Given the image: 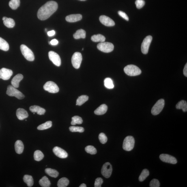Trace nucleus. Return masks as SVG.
Instances as JSON below:
<instances>
[{
    "instance_id": "nucleus-1",
    "label": "nucleus",
    "mask_w": 187,
    "mask_h": 187,
    "mask_svg": "<svg viewBox=\"0 0 187 187\" xmlns=\"http://www.w3.org/2000/svg\"><path fill=\"white\" fill-rule=\"evenodd\" d=\"M58 8V4L56 1H48L39 9L37 17L41 20L47 19L57 10Z\"/></svg>"
},
{
    "instance_id": "nucleus-2",
    "label": "nucleus",
    "mask_w": 187,
    "mask_h": 187,
    "mask_svg": "<svg viewBox=\"0 0 187 187\" xmlns=\"http://www.w3.org/2000/svg\"><path fill=\"white\" fill-rule=\"evenodd\" d=\"M124 72L129 76H134L139 75L141 73L140 69L135 65H127L124 69Z\"/></svg>"
},
{
    "instance_id": "nucleus-3",
    "label": "nucleus",
    "mask_w": 187,
    "mask_h": 187,
    "mask_svg": "<svg viewBox=\"0 0 187 187\" xmlns=\"http://www.w3.org/2000/svg\"><path fill=\"white\" fill-rule=\"evenodd\" d=\"M6 94L9 96H14L19 100H21L25 97L23 93L12 85H9L7 87Z\"/></svg>"
},
{
    "instance_id": "nucleus-4",
    "label": "nucleus",
    "mask_w": 187,
    "mask_h": 187,
    "mask_svg": "<svg viewBox=\"0 0 187 187\" xmlns=\"http://www.w3.org/2000/svg\"><path fill=\"white\" fill-rule=\"evenodd\" d=\"M20 49L22 55L25 58L29 61H33L34 60V56L32 50L24 44L20 46Z\"/></svg>"
},
{
    "instance_id": "nucleus-5",
    "label": "nucleus",
    "mask_w": 187,
    "mask_h": 187,
    "mask_svg": "<svg viewBox=\"0 0 187 187\" xmlns=\"http://www.w3.org/2000/svg\"><path fill=\"white\" fill-rule=\"evenodd\" d=\"M135 140L132 136H128L125 138L123 142V148L124 150L130 151L133 149Z\"/></svg>"
},
{
    "instance_id": "nucleus-6",
    "label": "nucleus",
    "mask_w": 187,
    "mask_h": 187,
    "mask_svg": "<svg viewBox=\"0 0 187 187\" xmlns=\"http://www.w3.org/2000/svg\"><path fill=\"white\" fill-rule=\"evenodd\" d=\"M97 48L101 51L105 53H109L113 51L114 46L111 43L104 42L99 43L97 46Z\"/></svg>"
},
{
    "instance_id": "nucleus-7",
    "label": "nucleus",
    "mask_w": 187,
    "mask_h": 187,
    "mask_svg": "<svg viewBox=\"0 0 187 187\" xmlns=\"http://www.w3.org/2000/svg\"><path fill=\"white\" fill-rule=\"evenodd\" d=\"M165 105L164 99H161L156 103L151 109V113L154 115H158L163 110Z\"/></svg>"
},
{
    "instance_id": "nucleus-8",
    "label": "nucleus",
    "mask_w": 187,
    "mask_h": 187,
    "mask_svg": "<svg viewBox=\"0 0 187 187\" xmlns=\"http://www.w3.org/2000/svg\"><path fill=\"white\" fill-rule=\"evenodd\" d=\"M82 60V56L81 53L76 52L73 55L72 58V62L73 66L75 68H79Z\"/></svg>"
},
{
    "instance_id": "nucleus-9",
    "label": "nucleus",
    "mask_w": 187,
    "mask_h": 187,
    "mask_svg": "<svg viewBox=\"0 0 187 187\" xmlns=\"http://www.w3.org/2000/svg\"><path fill=\"white\" fill-rule=\"evenodd\" d=\"M44 88L45 90L50 93H55L59 91V87L57 84L52 81L47 82L44 84Z\"/></svg>"
},
{
    "instance_id": "nucleus-10",
    "label": "nucleus",
    "mask_w": 187,
    "mask_h": 187,
    "mask_svg": "<svg viewBox=\"0 0 187 187\" xmlns=\"http://www.w3.org/2000/svg\"><path fill=\"white\" fill-rule=\"evenodd\" d=\"M153 37L148 35L144 39L141 44V51L143 54H147L148 53L150 46L152 41Z\"/></svg>"
},
{
    "instance_id": "nucleus-11",
    "label": "nucleus",
    "mask_w": 187,
    "mask_h": 187,
    "mask_svg": "<svg viewBox=\"0 0 187 187\" xmlns=\"http://www.w3.org/2000/svg\"><path fill=\"white\" fill-rule=\"evenodd\" d=\"M112 172L111 165L108 162L105 163L101 169V173L103 176L106 178H108L111 176Z\"/></svg>"
},
{
    "instance_id": "nucleus-12",
    "label": "nucleus",
    "mask_w": 187,
    "mask_h": 187,
    "mask_svg": "<svg viewBox=\"0 0 187 187\" xmlns=\"http://www.w3.org/2000/svg\"><path fill=\"white\" fill-rule=\"evenodd\" d=\"M49 57L50 60L56 66L59 67L61 65V60L60 57L56 52L50 51L48 53Z\"/></svg>"
},
{
    "instance_id": "nucleus-13",
    "label": "nucleus",
    "mask_w": 187,
    "mask_h": 187,
    "mask_svg": "<svg viewBox=\"0 0 187 187\" xmlns=\"http://www.w3.org/2000/svg\"><path fill=\"white\" fill-rule=\"evenodd\" d=\"M160 158L162 161L167 163L175 164L177 162V160L174 157L167 154L160 155Z\"/></svg>"
},
{
    "instance_id": "nucleus-14",
    "label": "nucleus",
    "mask_w": 187,
    "mask_h": 187,
    "mask_svg": "<svg viewBox=\"0 0 187 187\" xmlns=\"http://www.w3.org/2000/svg\"><path fill=\"white\" fill-rule=\"evenodd\" d=\"M13 74L12 70L6 68H2L0 70V78L4 80H8L10 79Z\"/></svg>"
},
{
    "instance_id": "nucleus-15",
    "label": "nucleus",
    "mask_w": 187,
    "mask_h": 187,
    "mask_svg": "<svg viewBox=\"0 0 187 187\" xmlns=\"http://www.w3.org/2000/svg\"><path fill=\"white\" fill-rule=\"evenodd\" d=\"M101 23L107 27H113L115 26V22L111 18L105 15H101L99 18Z\"/></svg>"
},
{
    "instance_id": "nucleus-16",
    "label": "nucleus",
    "mask_w": 187,
    "mask_h": 187,
    "mask_svg": "<svg viewBox=\"0 0 187 187\" xmlns=\"http://www.w3.org/2000/svg\"><path fill=\"white\" fill-rule=\"evenodd\" d=\"M53 151L54 154L60 158H65L68 156V154L66 151L58 147H54Z\"/></svg>"
},
{
    "instance_id": "nucleus-17",
    "label": "nucleus",
    "mask_w": 187,
    "mask_h": 187,
    "mask_svg": "<svg viewBox=\"0 0 187 187\" xmlns=\"http://www.w3.org/2000/svg\"><path fill=\"white\" fill-rule=\"evenodd\" d=\"M16 115L18 118L21 120L27 118L29 116L27 112L22 108H19L17 110Z\"/></svg>"
},
{
    "instance_id": "nucleus-18",
    "label": "nucleus",
    "mask_w": 187,
    "mask_h": 187,
    "mask_svg": "<svg viewBox=\"0 0 187 187\" xmlns=\"http://www.w3.org/2000/svg\"><path fill=\"white\" fill-rule=\"evenodd\" d=\"M82 18V16L81 14H72L67 16L65 20L69 22H75L81 20Z\"/></svg>"
},
{
    "instance_id": "nucleus-19",
    "label": "nucleus",
    "mask_w": 187,
    "mask_h": 187,
    "mask_svg": "<svg viewBox=\"0 0 187 187\" xmlns=\"http://www.w3.org/2000/svg\"><path fill=\"white\" fill-rule=\"evenodd\" d=\"M23 75L21 74H18L14 77L11 81V84L13 86L16 88H17L19 86V83L20 81L23 79Z\"/></svg>"
},
{
    "instance_id": "nucleus-20",
    "label": "nucleus",
    "mask_w": 187,
    "mask_h": 187,
    "mask_svg": "<svg viewBox=\"0 0 187 187\" xmlns=\"http://www.w3.org/2000/svg\"><path fill=\"white\" fill-rule=\"evenodd\" d=\"M30 110L33 113H37L38 115H44L46 111L44 108L37 105L31 106L30 108Z\"/></svg>"
},
{
    "instance_id": "nucleus-21",
    "label": "nucleus",
    "mask_w": 187,
    "mask_h": 187,
    "mask_svg": "<svg viewBox=\"0 0 187 187\" xmlns=\"http://www.w3.org/2000/svg\"><path fill=\"white\" fill-rule=\"evenodd\" d=\"M15 150L17 154H21L23 152L24 146L23 142L20 140L17 141L15 144Z\"/></svg>"
},
{
    "instance_id": "nucleus-22",
    "label": "nucleus",
    "mask_w": 187,
    "mask_h": 187,
    "mask_svg": "<svg viewBox=\"0 0 187 187\" xmlns=\"http://www.w3.org/2000/svg\"><path fill=\"white\" fill-rule=\"evenodd\" d=\"M108 106L103 104L101 105L94 111V113L97 115H102L105 114L108 110Z\"/></svg>"
},
{
    "instance_id": "nucleus-23",
    "label": "nucleus",
    "mask_w": 187,
    "mask_h": 187,
    "mask_svg": "<svg viewBox=\"0 0 187 187\" xmlns=\"http://www.w3.org/2000/svg\"><path fill=\"white\" fill-rule=\"evenodd\" d=\"M86 32L83 29H79L74 34V37L75 39H78L80 38L85 39L86 37Z\"/></svg>"
},
{
    "instance_id": "nucleus-24",
    "label": "nucleus",
    "mask_w": 187,
    "mask_h": 187,
    "mask_svg": "<svg viewBox=\"0 0 187 187\" xmlns=\"http://www.w3.org/2000/svg\"><path fill=\"white\" fill-rule=\"evenodd\" d=\"M91 40L94 42H103L105 41V37L102 34H98L93 35L91 37Z\"/></svg>"
},
{
    "instance_id": "nucleus-25",
    "label": "nucleus",
    "mask_w": 187,
    "mask_h": 187,
    "mask_svg": "<svg viewBox=\"0 0 187 187\" xmlns=\"http://www.w3.org/2000/svg\"><path fill=\"white\" fill-rule=\"evenodd\" d=\"M39 184L41 186L43 187H49L51 185V183L46 176H44L40 179L39 182Z\"/></svg>"
},
{
    "instance_id": "nucleus-26",
    "label": "nucleus",
    "mask_w": 187,
    "mask_h": 187,
    "mask_svg": "<svg viewBox=\"0 0 187 187\" xmlns=\"http://www.w3.org/2000/svg\"><path fill=\"white\" fill-rule=\"evenodd\" d=\"M3 21L4 25L7 27L11 28L14 27L15 22L14 20L12 18L6 17Z\"/></svg>"
},
{
    "instance_id": "nucleus-27",
    "label": "nucleus",
    "mask_w": 187,
    "mask_h": 187,
    "mask_svg": "<svg viewBox=\"0 0 187 187\" xmlns=\"http://www.w3.org/2000/svg\"><path fill=\"white\" fill-rule=\"evenodd\" d=\"M177 109H182L184 112L187 111V103L186 101L182 100L179 102L176 106Z\"/></svg>"
},
{
    "instance_id": "nucleus-28",
    "label": "nucleus",
    "mask_w": 187,
    "mask_h": 187,
    "mask_svg": "<svg viewBox=\"0 0 187 187\" xmlns=\"http://www.w3.org/2000/svg\"><path fill=\"white\" fill-rule=\"evenodd\" d=\"M23 181L28 187L32 186L34 184L33 177L31 175H26L24 176Z\"/></svg>"
},
{
    "instance_id": "nucleus-29",
    "label": "nucleus",
    "mask_w": 187,
    "mask_h": 187,
    "mask_svg": "<svg viewBox=\"0 0 187 187\" xmlns=\"http://www.w3.org/2000/svg\"><path fill=\"white\" fill-rule=\"evenodd\" d=\"M9 49V45L4 39L0 37V49L4 51H8Z\"/></svg>"
},
{
    "instance_id": "nucleus-30",
    "label": "nucleus",
    "mask_w": 187,
    "mask_h": 187,
    "mask_svg": "<svg viewBox=\"0 0 187 187\" xmlns=\"http://www.w3.org/2000/svg\"><path fill=\"white\" fill-rule=\"evenodd\" d=\"M46 173L50 176L56 178L58 176L59 173L56 170L48 168L45 169Z\"/></svg>"
},
{
    "instance_id": "nucleus-31",
    "label": "nucleus",
    "mask_w": 187,
    "mask_h": 187,
    "mask_svg": "<svg viewBox=\"0 0 187 187\" xmlns=\"http://www.w3.org/2000/svg\"><path fill=\"white\" fill-rule=\"evenodd\" d=\"M69 184V181L65 177H63L58 181L57 186L58 187H66Z\"/></svg>"
},
{
    "instance_id": "nucleus-32",
    "label": "nucleus",
    "mask_w": 187,
    "mask_h": 187,
    "mask_svg": "<svg viewBox=\"0 0 187 187\" xmlns=\"http://www.w3.org/2000/svg\"><path fill=\"white\" fill-rule=\"evenodd\" d=\"M89 100V97L83 95L80 96L77 100L76 105L81 106Z\"/></svg>"
},
{
    "instance_id": "nucleus-33",
    "label": "nucleus",
    "mask_w": 187,
    "mask_h": 187,
    "mask_svg": "<svg viewBox=\"0 0 187 187\" xmlns=\"http://www.w3.org/2000/svg\"><path fill=\"white\" fill-rule=\"evenodd\" d=\"M52 126V122L51 121H48L46 122L41 124L37 127V129L40 130H43L49 129Z\"/></svg>"
},
{
    "instance_id": "nucleus-34",
    "label": "nucleus",
    "mask_w": 187,
    "mask_h": 187,
    "mask_svg": "<svg viewBox=\"0 0 187 187\" xmlns=\"http://www.w3.org/2000/svg\"><path fill=\"white\" fill-rule=\"evenodd\" d=\"M105 86L108 89H113L114 87V85L113 80L111 78H107L104 80Z\"/></svg>"
},
{
    "instance_id": "nucleus-35",
    "label": "nucleus",
    "mask_w": 187,
    "mask_h": 187,
    "mask_svg": "<svg viewBox=\"0 0 187 187\" xmlns=\"http://www.w3.org/2000/svg\"><path fill=\"white\" fill-rule=\"evenodd\" d=\"M20 0H11L9 2V5L11 8L15 10L20 6Z\"/></svg>"
},
{
    "instance_id": "nucleus-36",
    "label": "nucleus",
    "mask_w": 187,
    "mask_h": 187,
    "mask_svg": "<svg viewBox=\"0 0 187 187\" xmlns=\"http://www.w3.org/2000/svg\"><path fill=\"white\" fill-rule=\"evenodd\" d=\"M44 155L40 150L35 151L34 155V157L35 160L37 161H40L44 158Z\"/></svg>"
},
{
    "instance_id": "nucleus-37",
    "label": "nucleus",
    "mask_w": 187,
    "mask_h": 187,
    "mask_svg": "<svg viewBox=\"0 0 187 187\" xmlns=\"http://www.w3.org/2000/svg\"><path fill=\"white\" fill-rule=\"evenodd\" d=\"M149 175V172L148 170L144 169L142 171L141 174L139 178V180L140 182H143L147 178Z\"/></svg>"
},
{
    "instance_id": "nucleus-38",
    "label": "nucleus",
    "mask_w": 187,
    "mask_h": 187,
    "mask_svg": "<svg viewBox=\"0 0 187 187\" xmlns=\"http://www.w3.org/2000/svg\"><path fill=\"white\" fill-rule=\"evenodd\" d=\"M83 122V120L81 117L78 116H75L72 118V121L71 123L72 125H75L76 124H81Z\"/></svg>"
},
{
    "instance_id": "nucleus-39",
    "label": "nucleus",
    "mask_w": 187,
    "mask_h": 187,
    "mask_svg": "<svg viewBox=\"0 0 187 187\" xmlns=\"http://www.w3.org/2000/svg\"><path fill=\"white\" fill-rule=\"evenodd\" d=\"M85 150L87 153L91 155L96 154L97 153L96 149L92 146H88L86 147Z\"/></svg>"
},
{
    "instance_id": "nucleus-40",
    "label": "nucleus",
    "mask_w": 187,
    "mask_h": 187,
    "mask_svg": "<svg viewBox=\"0 0 187 187\" xmlns=\"http://www.w3.org/2000/svg\"><path fill=\"white\" fill-rule=\"evenodd\" d=\"M70 130L72 132H83L84 131V129L83 127H79L72 126L70 127Z\"/></svg>"
},
{
    "instance_id": "nucleus-41",
    "label": "nucleus",
    "mask_w": 187,
    "mask_h": 187,
    "mask_svg": "<svg viewBox=\"0 0 187 187\" xmlns=\"http://www.w3.org/2000/svg\"><path fill=\"white\" fill-rule=\"evenodd\" d=\"M98 138L101 143L103 144H105L108 141L107 136L103 133H101L99 134Z\"/></svg>"
},
{
    "instance_id": "nucleus-42",
    "label": "nucleus",
    "mask_w": 187,
    "mask_h": 187,
    "mask_svg": "<svg viewBox=\"0 0 187 187\" xmlns=\"http://www.w3.org/2000/svg\"><path fill=\"white\" fill-rule=\"evenodd\" d=\"M149 186L150 187H159L160 184L158 179H154L151 181Z\"/></svg>"
},
{
    "instance_id": "nucleus-43",
    "label": "nucleus",
    "mask_w": 187,
    "mask_h": 187,
    "mask_svg": "<svg viewBox=\"0 0 187 187\" xmlns=\"http://www.w3.org/2000/svg\"><path fill=\"white\" fill-rule=\"evenodd\" d=\"M135 4L136 8L138 9H141L145 5V1L143 0H136Z\"/></svg>"
},
{
    "instance_id": "nucleus-44",
    "label": "nucleus",
    "mask_w": 187,
    "mask_h": 187,
    "mask_svg": "<svg viewBox=\"0 0 187 187\" xmlns=\"http://www.w3.org/2000/svg\"><path fill=\"white\" fill-rule=\"evenodd\" d=\"M103 182V179L101 178L98 177L96 179L94 183L95 187H101Z\"/></svg>"
},
{
    "instance_id": "nucleus-45",
    "label": "nucleus",
    "mask_w": 187,
    "mask_h": 187,
    "mask_svg": "<svg viewBox=\"0 0 187 187\" xmlns=\"http://www.w3.org/2000/svg\"><path fill=\"white\" fill-rule=\"evenodd\" d=\"M118 13L119 15L121 16L122 18H124V19L126 20L127 21H128L129 20V17L126 13L122 11H119Z\"/></svg>"
},
{
    "instance_id": "nucleus-46",
    "label": "nucleus",
    "mask_w": 187,
    "mask_h": 187,
    "mask_svg": "<svg viewBox=\"0 0 187 187\" xmlns=\"http://www.w3.org/2000/svg\"><path fill=\"white\" fill-rule=\"evenodd\" d=\"M50 44L52 46L57 45L58 44V41L56 39H53L50 42Z\"/></svg>"
},
{
    "instance_id": "nucleus-47",
    "label": "nucleus",
    "mask_w": 187,
    "mask_h": 187,
    "mask_svg": "<svg viewBox=\"0 0 187 187\" xmlns=\"http://www.w3.org/2000/svg\"><path fill=\"white\" fill-rule=\"evenodd\" d=\"M55 34V31L54 30H52L48 32V35L49 37H52Z\"/></svg>"
},
{
    "instance_id": "nucleus-48",
    "label": "nucleus",
    "mask_w": 187,
    "mask_h": 187,
    "mask_svg": "<svg viewBox=\"0 0 187 187\" xmlns=\"http://www.w3.org/2000/svg\"><path fill=\"white\" fill-rule=\"evenodd\" d=\"M183 73L185 76L187 77V64L186 63L184 67V70H183Z\"/></svg>"
},
{
    "instance_id": "nucleus-49",
    "label": "nucleus",
    "mask_w": 187,
    "mask_h": 187,
    "mask_svg": "<svg viewBox=\"0 0 187 187\" xmlns=\"http://www.w3.org/2000/svg\"><path fill=\"white\" fill-rule=\"evenodd\" d=\"M79 187H86V185L85 184L83 183V184L80 185Z\"/></svg>"
},
{
    "instance_id": "nucleus-50",
    "label": "nucleus",
    "mask_w": 187,
    "mask_h": 187,
    "mask_svg": "<svg viewBox=\"0 0 187 187\" xmlns=\"http://www.w3.org/2000/svg\"><path fill=\"white\" fill-rule=\"evenodd\" d=\"M80 1H85L86 0H79Z\"/></svg>"
}]
</instances>
